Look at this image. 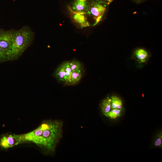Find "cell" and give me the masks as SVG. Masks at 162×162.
Segmentation results:
<instances>
[{"mask_svg": "<svg viewBox=\"0 0 162 162\" xmlns=\"http://www.w3.org/2000/svg\"><path fill=\"white\" fill-rule=\"evenodd\" d=\"M68 62L69 66L72 71L82 70V65L79 62L75 60H72Z\"/></svg>", "mask_w": 162, "mask_h": 162, "instance_id": "obj_14", "label": "cell"}, {"mask_svg": "<svg viewBox=\"0 0 162 162\" xmlns=\"http://www.w3.org/2000/svg\"><path fill=\"white\" fill-rule=\"evenodd\" d=\"M154 146L162 147V133L161 132L156 135L154 142Z\"/></svg>", "mask_w": 162, "mask_h": 162, "instance_id": "obj_15", "label": "cell"}, {"mask_svg": "<svg viewBox=\"0 0 162 162\" xmlns=\"http://www.w3.org/2000/svg\"><path fill=\"white\" fill-rule=\"evenodd\" d=\"M82 76L81 70L72 71L69 84L74 85L78 82L81 79Z\"/></svg>", "mask_w": 162, "mask_h": 162, "instance_id": "obj_13", "label": "cell"}, {"mask_svg": "<svg viewBox=\"0 0 162 162\" xmlns=\"http://www.w3.org/2000/svg\"><path fill=\"white\" fill-rule=\"evenodd\" d=\"M68 8L74 12L87 14L89 8V3L86 1L75 0L71 7L69 6Z\"/></svg>", "mask_w": 162, "mask_h": 162, "instance_id": "obj_7", "label": "cell"}, {"mask_svg": "<svg viewBox=\"0 0 162 162\" xmlns=\"http://www.w3.org/2000/svg\"><path fill=\"white\" fill-rule=\"evenodd\" d=\"M133 55L135 59L140 63L146 62L149 56L148 52L142 48H138L136 50Z\"/></svg>", "mask_w": 162, "mask_h": 162, "instance_id": "obj_8", "label": "cell"}, {"mask_svg": "<svg viewBox=\"0 0 162 162\" xmlns=\"http://www.w3.org/2000/svg\"><path fill=\"white\" fill-rule=\"evenodd\" d=\"M24 142L22 134H6L0 139V146L6 149Z\"/></svg>", "mask_w": 162, "mask_h": 162, "instance_id": "obj_4", "label": "cell"}, {"mask_svg": "<svg viewBox=\"0 0 162 162\" xmlns=\"http://www.w3.org/2000/svg\"><path fill=\"white\" fill-rule=\"evenodd\" d=\"M99 2L104 4H109L111 3L113 0H96Z\"/></svg>", "mask_w": 162, "mask_h": 162, "instance_id": "obj_17", "label": "cell"}, {"mask_svg": "<svg viewBox=\"0 0 162 162\" xmlns=\"http://www.w3.org/2000/svg\"><path fill=\"white\" fill-rule=\"evenodd\" d=\"M14 30H0V47L8 55L9 58L14 38Z\"/></svg>", "mask_w": 162, "mask_h": 162, "instance_id": "obj_5", "label": "cell"}, {"mask_svg": "<svg viewBox=\"0 0 162 162\" xmlns=\"http://www.w3.org/2000/svg\"><path fill=\"white\" fill-rule=\"evenodd\" d=\"M110 98L107 97L101 102L100 107L102 113L104 115L108 112L111 109Z\"/></svg>", "mask_w": 162, "mask_h": 162, "instance_id": "obj_10", "label": "cell"}, {"mask_svg": "<svg viewBox=\"0 0 162 162\" xmlns=\"http://www.w3.org/2000/svg\"><path fill=\"white\" fill-rule=\"evenodd\" d=\"M80 0L84 1H87L88 0Z\"/></svg>", "mask_w": 162, "mask_h": 162, "instance_id": "obj_18", "label": "cell"}, {"mask_svg": "<svg viewBox=\"0 0 162 162\" xmlns=\"http://www.w3.org/2000/svg\"><path fill=\"white\" fill-rule=\"evenodd\" d=\"M105 6L97 1H92L89 3V8L87 14L92 17L95 20L93 26L97 25L101 20L106 10Z\"/></svg>", "mask_w": 162, "mask_h": 162, "instance_id": "obj_3", "label": "cell"}, {"mask_svg": "<svg viewBox=\"0 0 162 162\" xmlns=\"http://www.w3.org/2000/svg\"><path fill=\"white\" fill-rule=\"evenodd\" d=\"M68 9L71 18L75 22L82 27L89 26L86 14L74 12Z\"/></svg>", "mask_w": 162, "mask_h": 162, "instance_id": "obj_6", "label": "cell"}, {"mask_svg": "<svg viewBox=\"0 0 162 162\" xmlns=\"http://www.w3.org/2000/svg\"><path fill=\"white\" fill-rule=\"evenodd\" d=\"M123 111V108L120 109H112L104 115L110 118L114 119L120 117L122 114Z\"/></svg>", "mask_w": 162, "mask_h": 162, "instance_id": "obj_12", "label": "cell"}, {"mask_svg": "<svg viewBox=\"0 0 162 162\" xmlns=\"http://www.w3.org/2000/svg\"><path fill=\"white\" fill-rule=\"evenodd\" d=\"M62 122L58 120H47L28 133L22 134L25 142L34 143L44 152H54L61 137Z\"/></svg>", "mask_w": 162, "mask_h": 162, "instance_id": "obj_1", "label": "cell"}, {"mask_svg": "<svg viewBox=\"0 0 162 162\" xmlns=\"http://www.w3.org/2000/svg\"><path fill=\"white\" fill-rule=\"evenodd\" d=\"M54 74L55 77L57 80L65 82L66 79V72L62 64L57 68Z\"/></svg>", "mask_w": 162, "mask_h": 162, "instance_id": "obj_9", "label": "cell"}, {"mask_svg": "<svg viewBox=\"0 0 162 162\" xmlns=\"http://www.w3.org/2000/svg\"><path fill=\"white\" fill-rule=\"evenodd\" d=\"M9 60L10 58L8 55L0 47V63Z\"/></svg>", "mask_w": 162, "mask_h": 162, "instance_id": "obj_16", "label": "cell"}, {"mask_svg": "<svg viewBox=\"0 0 162 162\" xmlns=\"http://www.w3.org/2000/svg\"><path fill=\"white\" fill-rule=\"evenodd\" d=\"M112 109H120L123 108V104L121 99L116 96H112L110 97Z\"/></svg>", "mask_w": 162, "mask_h": 162, "instance_id": "obj_11", "label": "cell"}, {"mask_svg": "<svg viewBox=\"0 0 162 162\" xmlns=\"http://www.w3.org/2000/svg\"><path fill=\"white\" fill-rule=\"evenodd\" d=\"M34 36V33L27 26L15 30L10 60L18 59L32 43Z\"/></svg>", "mask_w": 162, "mask_h": 162, "instance_id": "obj_2", "label": "cell"}]
</instances>
